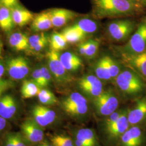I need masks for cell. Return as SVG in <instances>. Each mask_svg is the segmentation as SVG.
<instances>
[{"label":"cell","instance_id":"1","mask_svg":"<svg viewBox=\"0 0 146 146\" xmlns=\"http://www.w3.org/2000/svg\"><path fill=\"white\" fill-rule=\"evenodd\" d=\"M91 3L95 19L138 15L146 8L138 0H91Z\"/></svg>","mask_w":146,"mask_h":146},{"label":"cell","instance_id":"2","mask_svg":"<svg viewBox=\"0 0 146 146\" xmlns=\"http://www.w3.org/2000/svg\"><path fill=\"white\" fill-rule=\"evenodd\" d=\"M113 84L120 97L126 100L135 101L146 93V82L131 68L121 70Z\"/></svg>","mask_w":146,"mask_h":146},{"label":"cell","instance_id":"3","mask_svg":"<svg viewBox=\"0 0 146 146\" xmlns=\"http://www.w3.org/2000/svg\"><path fill=\"white\" fill-rule=\"evenodd\" d=\"M90 101L79 92L70 93L60 102L64 113L77 125H84L90 120L93 114Z\"/></svg>","mask_w":146,"mask_h":146},{"label":"cell","instance_id":"4","mask_svg":"<svg viewBox=\"0 0 146 146\" xmlns=\"http://www.w3.org/2000/svg\"><path fill=\"white\" fill-rule=\"evenodd\" d=\"M120 98L116 88L104 89L101 94L90 102L95 120L103 119L118 110L120 108Z\"/></svg>","mask_w":146,"mask_h":146},{"label":"cell","instance_id":"5","mask_svg":"<svg viewBox=\"0 0 146 146\" xmlns=\"http://www.w3.org/2000/svg\"><path fill=\"white\" fill-rule=\"evenodd\" d=\"M129 107H125L120 117L108 128L97 131L103 146H116L121 137L130 127L128 120Z\"/></svg>","mask_w":146,"mask_h":146},{"label":"cell","instance_id":"6","mask_svg":"<svg viewBox=\"0 0 146 146\" xmlns=\"http://www.w3.org/2000/svg\"><path fill=\"white\" fill-rule=\"evenodd\" d=\"M68 133L75 146H103L97 131L93 128L83 125H70L68 127Z\"/></svg>","mask_w":146,"mask_h":146},{"label":"cell","instance_id":"7","mask_svg":"<svg viewBox=\"0 0 146 146\" xmlns=\"http://www.w3.org/2000/svg\"><path fill=\"white\" fill-rule=\"evenodd\" d=\"M49 69L56 83L62 87H67L74 82L75 78L63 67L59 52L50 49L47 53Z\"/></svg>","mask_w":146,"mask_h":146},{"label":"cell","instance_id":"8","mask_svg":"<svg viewBox=\"0 0 146 146\" xmlns=\"http://www.w3.org/2000/svg\"><path fill=\"white\" fill-rule=\"evenodd\" d=\"M75 82L78 92L90 102L104 90V83L94 74H85Z\"/></svg>","mask_w":146,"mask_h":146},{"label":"cell","instance_id":"9","mask_svg":"<svg viewBox=\"0 0 146 146\" xmlns=\"http://www.w3.org/2000/svg\"><path fill=\"white\" fill-rule=\"evenodd\" d=\"M135 22L128 19H121L110 22L107 28L110 38L116 42H123L133 34Z\"/></svg>","mask_w":146,"mask_h":146},{"label":"cell","instance_id":"10","mask_svg":"<svg viewBox=\"0 0 146 146\" xmlns=\"http://www.w3.org/2000/svg\"><path fill=\"white\" fill-rule=\"evenodd\" d=\"M121 54L136 55L146 51V23L142 21L128 42L119 49Z\"/></svg>","mask_w":146,"mask_h":146},{"label":"cell","instance_id":"11","mask_svg":"<svg viewBox=\"0 0 146 146\" xmlns=\"http://www.w3.org/2000/svg\"><path fill=\"white\" fill-rule=\"evenodd\" d=\"M116 146H146V125L130 126Z\"/></svg>","mask_w":146,"mask_h":146},{"label":"cell","instance_id":"12","mask_svg":"<svg viewBox=\"0 0 146 146\" xmlns=\"http://www.w3.org/2000/svg\"><path fill=\"white\" fill-rule=\"evenodd\" d=\"M21 135L28 144L37 145L44 140L43 128L32 118L25 120L21 125Z\"/></svg>","mask_w":146,"mask_h":146},{"label":"cell","instance_id":"13","mask_svg":"<svg viewBox=\"0 0 146 146\" xmlns=\"http://www.w3.org/2000/svg\"><path fill=\"white\" fill-rule=\"evenodd\" d=\"M31 118L43 128L53 125L58 121V113L42 104H37L33 108Z\"/></svg>","mask_w":146,"mask_h":146},{"label":"cell","instance_id":"14","mask_svg":"<svg viewBox=\"0 0 146 146\" xmlns=\"http://www.w3.org/2000/svg\"><path fill=\"white\" fill-rule=\"evenodd\" d=\"M134 101V104L131 107H129L128 111L129 125H146V95Z\"/></svg>","mask_w":146,"mask_h":146},{"label":"cell","instance_id":"15","mask_svg":"<svg viewBox=\"0 0 146 146\" xmlns=\"http://www.w3.org/2000/svg\"><path fill=\"white\" fill-rule=\"evenodd\" d=\"M7 65L10 77L14 80L25 78L29 72L28 62L22 56L11 58L8 61Z\"/></svg>","mask_w":146,"mask_h":146},{"label":"cell","instance_id":"16","mask_svg":"<svg viewBox=\"0 0 146 146\" xmlns=\"http://www.w3.org/2000/svg\"><path fill=\"white\" fill-rule=\"evenodd\" d=\"M121 55L126 66L137 73L146 82V51L136 55Z\"/></svg>","mask_w":146,"mask_h":146},{"label":"cell","instance_id":"17","mask_svg":"<svg viewBox=\"0 0 146 146\" xmlns=\"http://www.w3.org/2000/svg\"><path fill=\"white\" fill-rule=\"evenodd\" d=\"M53 27H61L69 22L80 16V14L70 10L63 8H54L48 10Z\"/></svg>","mask_w":146,"mask_h":146},{"label":"cell","instance_id":"18","mask_svg":"<svg viewBox=\"0 0 146 146\" xmlns=\"http://www.w3.org/2000/svg\"><path fill=\"white\" fill-rule=\"evenodd\" d=\"M60 59L63 67L69 72H76L83 67L81 59L73 52H63L60 55Z\"/></svg>","mask_w":146,"mask_h":146},{"label":"cell","instance_id":"19","mask_svg":"<svg viewBox=\"0 0 146 146\" xmlns=\"http://www.w3.org/2000/svg\"><path fill=\"white\" fill-rule=\"evenodd\" d=\"M15 100L11 95H7L0 99V116L6 120L12 118L16 113Z\"/></svg>","mask_w":146,"mask_h":146},{"label":"cell","instance_id":"20","mask_svg":"<svg viewBox=\"0 0 146 146\" xmlns=\"http://www.w3.org/2000/svg\"><path fill=\"white\" fill-rule=\"evenodd\" d=\"M11 12L15 25L20 27L26 26L33 20L35 16L31 11L20 5L11 9Z\"/></svg>","mask_w":146,"mask_h":146},{"label":"cell","instance_id":"21","mask_svg":"<svg viewBox=\"0 0 146 146\" xmlns=\"http://www.w3.org/2000/svg\"><path fill=\"white\" fill-rule=\"evenodd\" d=\"M31 27L34 31H47L53 27L48 11L35 16L32 21Z\"/></svg>","mask_w":146,"mask_h":146},{"label":"cell","instance_id":"22","mask_svg":"<svg viewBox=\"0 0 146 146\" xmlns=\"http://www.w3.org/2000/svg\"><path fill=\"white\" fill-rule=\"evenodd\" d=\"M95 75H96L104 84L113 82V81L110 75L108 69L104 60V56L99 59L94 65Z\"/></svg>","mask_w":146,"mask_h":146},{"label":"cell","instance_id":"23","mask_svg":"<svg viewBox=\"0 0 146 146\" xmlns=\"http://www.w3.org/2000/svg\"><path fill=\"white\" fill-rule=\"evenodd\" d=\"M11 47L17 51H23L29 49V38L21 33H15L9 37Z\"/></svg>","mask_w":146,"mask_h":146},{"label":"cell","instance_id":"24","mask_svg":"<svg viewBox=\"0 0 146 146\" xmlns=\"http://www.w3.org/2000/svg\"><path fill=\"white\" fill-rule=\"evenodd\" d=\"M72 26L86 35L93 34L98 30L96 22L87 17H84L78 20Z\"/></svg>","mask_w":146,"mask_h":146},{"label":"cell","instance_id":"25","mask_svg":"<svg viewBox=\"0 0 146 146\" xmlns=\"http://www.w3.org/2000/svg\"><path fill=\"white\" fill-rule=\"evenodd\" d=\"M61 33L62 34L67 43L70 44L82 42L87 37L86 34L76 29L72 26L66 28Z\"/></svg>","mask_w":146,"mask_h":146},{"label":"cell","instance_id":"26","mask_svg":"<svg viewBox=\"0 0 146 146\" xmlns=\"http://www.w3.org/2000/svg\"><path fill=\"white\" fill-rule=\"evenodd\" d=\"M14 25L11 9L1 6L0 7V28L3 31H11Z\"/></svg>","mask_w":146,"mask_h":146},{"label":"cell","instance_id":"27","mask_svg":"<svg viewBox=\"0 0 146 146\" xmlns=\"http://www.w3.org/2000/svg\"><path fill=\"white\" fill-rule=\"evenodd\" d=\"M49 140L54 146H75L73 139L68 133H54L49 136Z\"/></svg>","mask_w":146,"mask_h":146},{"label":"cell","instance_id":"28","mask_svg":"<svg viewBox=\"0 0 146 146\" xmlns=\"http://www.w3.org/2000/svg\"><path fill=\"white\" fill-rule=\"evenodd\" d=\"M41 89L33 81L25 80L21 86L22 96L24 99H30L37 96Z\"/></svg>","mask_w":146,"mask_h":146},{"label":"cell","instance_id":"29","mask_svg":"<svg viewBox=\"0 0 146 146\" xmlns=\"http://www.w3.org/2000/svg\"><path fill=\"white\" fill-rule=\"evenodd\" d=\"M37 98L41 104L44 106H54L59 103L55 94L48 89H41L37 94Z\"/></svg>","mask_w":146,"mask_h":146},{"label":"cell","instance_id":"30","mask_svg":"<svg viewBox=\"0 0 146 146\" xmlns=\"http://www.w3.org/2000/svg\"><path fill=\"white\" fill-rule=\"evenodd\" d=\"M49 41L51 49L58 52L65 49L68 43L62 34L58 32H54L52 33Z\"/></svg>","mask_w":146,"mask_h":146},{"label":"cell","instance_id":"31","mask_svg":"<svg viewBox=\"0 0 146 146\" xmlns=\"http://www.w3.org/2000/svg\"><path fill=\"white\" fill-rule=\"evenodd\" d=\"M104 58L110 75L114 82V79L121 72L120 64L109 55L104 56Z\"/></svg>","mask_w":146,"mask_h":146},{"label":"cell","instance_id":"32","mask_svg":"<svg viewBox=\"0 0 146 146\" xmlns=\"http://www.w3.org/2000/svg\"><path fill=\"white\" fill-rule=\"evenodd\" d=\"M100 42L99 41L94 39H90L86 41V51L85 57L88 59L95 58L99 51Z\"/></svg>","mask_w":146,"mask_h":146},{"label":"cell","instance_id":"33","mask_svg":"<svg viewBox=\"0 0 146 146\" xmlns=\"http://www.w3.org/2000/svg\"><path fill=\"white\" fill-rule=\"evenodd\" d=\"M40 69L42 74L43 88H45L49 86L52 81V74L49 69L44 66L42 67Z\"/></svg>","mask_w":146,"mask_h":146},{"label":"cell","instance_id":"34","mask_svg":"<svg viewBox=\"0 0 146 146\" xmlns=\"http://www.w3.org/2000/svg\"><path fill=\"white\" fill-rule=\"evenodd\" d=\"M45 37H46V35L43 33H41L40 34H35L31 36L29 38V49H28L32 50L34 47L36 46L40 41H41Z\"/></svg>","mask_w":146,"mask_h":146},{"label":"cell","instance_id":"35","mask_svg":"<svg viewBox=\"0 0 146 146\" xmlns=\"http://www.w3.org/2000/svg\"><path fill=\"white\" fill-rule=\"evenodd\" d=\"M33 80L36 84L41 88H43V81H42V74L40 68L35 69L32 74Z\"/></svg>","mask_w":146,"mask_h":146},{"label":"cell","instance_id":"36","mask_svg":"<svg viewBox=\"0 0 146 146\" xmlns=\"http://www.w3.org/2000/svg\"><path fill=\"white\" fill-rule=\"evenodd\" d=\"M13 140L16 146H27V143L21 134L19 133H11Z\"/></svg>","mask_w":146,"mask_h":146},{"label":"cell","instance_id":"37","mask_svg":"<svg viewBox=\"0 0 146 146\" xmlns=\"http://www.w3.org/2000/svg\"><path fill=\"white\" fill-rule=\"evenodd\" d=\"M0 5L10 9L19 5V0H0Z\"/></svg>","mask_w":146,"mask_h":146},{"label":"cell","instance_id":"38","mask_svg":"<svg viewBox=\"0 0 146 146\" xmlns=\"http://www.w3.org/2000/svg\"><path fill=\"white\" fill-rule=\"evenodd\" d=\"M12 83L9 82L8 80H3L1 78L0 79V99L1 98V95L5 92V90L10 88L12 86Z\"/></svg>","mask_w":146,"mask_h":146},{"label":"cell","instance_id":"39","mask_svg":"<svg viewBox=\"0 0 146 146\" xmlns=\"http://www.w3.org/2000/svg\"><path fill=\"white\" fill-rule=\"evenodd\" d=\"M47 43H48V39L46 36L41 41L39 42L36 46H35V47H34V48L32 49V50H33L34 52H38L41 51L47 46Z\"/></svg>","mask_w":146,"mask_h":146},{"label":"cell","instance_id":"40","mask_svg":"<svg viewBox=\"0 0 146 146\" xmlns=\"http://www.w3.org/2000/svg\"><path fill=\"white\" fill-rule=\"evenodd\" d=\"M4 146H16L13 140L11 133L7 134L5 135Z\"/></svg>","mask_w":146,"mask_h":146},{"label":"cell","instance_id":"41","mask_svg":"<svg viewBox=\"0 0 146 146\" xmlns=\"http://www.w3.org/2000/svg\"><path fill=\"white\" fill-rule=\"evenodd\" d=\"M78 50L79 54L82 56H85L86 51V41L80 42L78 45Z\"/></svg>","mask_w":146,"mask_h":146},{"label":"cell","instance_id":"42","mask_svg":"<svg viewBox=\"0 0 146 146\" xmlns=\"http://www.w3.org/2000/svg\"><path fill=\"white\" fill-rule=\"evenodd\" d=\"M2 50H3V44H2V42H1V41H0V79L2 78L5 72V68L1 62V55H2Z\"/></svg>","mask_w":146,"mask_h":146},{"label":"cell","instance_id":"43","mask_svg":"<svg viewBox=\"0 0 146 146\" xmlns=\"http://www.w3.org/2000/svg\"><path fill=\"white\" fill-rule=\"evenodd\" d=\"M7 125V120L0 116V132L5 129Z\"/></svg>","mask_w":146,"mask_h":146},{"label":"cell","instance_id":"44","mask_svg":"<svg viewBox=\"0 0 146 146\" xmlns=\"http://www.w3.org/2000/svg\"><path fill=\"white\" fill-rule=\"evenodd\" d=\"M36 146H54L52 145V143L50 142L49 140L47 141V140H44L41 142H40V143L36 145Z\"/></svg>","mask_w":146,"mask_h":146},{"label":"cell","instance_id":"45","mask_svg":"<svg viewBox=\"0 0 146 146\" xmlns=\"http://www.w3.org/2000/svg\"><path fill=\"white\" fill-rule=\"evenodd\" d=\"M142 5L146 8V0H138Z\"/></svg>","mask_w":146,"mask_h":146},{"label":"cell","instance_id":"46","mask_svg":"<svg viewBox=\"0 0 146 146\" xmlns=\"http://www.w3.org/2000/svg\"><path fill=\"white\" fill-rule=\"evenodd\" d=\"M142 21H143L144 22H145L146 23V17H144L143 19V20H142Z\"/></svg>","mask_w":146,"mask_h":146},{"label":"cell","instance_id":"47","mask_svg":"<svg viewBox=\"0 0 146 146\" xmlns=\"http://www.w3.org/2000/svg\"><path fill=\"white\" fill-rule=\"evenodd\" d=\"M1 7V5H0V7Z\"/></svg>","mask_w":146,"mask_h":146}]
</instances>
